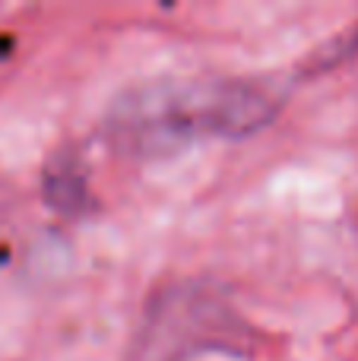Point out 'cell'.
Masks as SVG:
<instances>
[{
	"instance_id": "obj_1",
	"label": "cell",
	"mask_w": 358,
	"mask_h": 361,
	"mask_svg": "<svg viewBox=\"0 0 358 361\" xmlns=\"http://www.w3.org/2000/svg\"><path fill=\"white\" fill-rule=\"evenodd\" d=\"M279 102L247 80H156L114 99L105 114L108 137L130 156L178 152L200 140H241L264 130Z\"/></svg>"
},
{
	"instance_id": "obj_2",
	"label": "cell",
	"mask_w": 358,
	"mask_h": 361,
	"mask_svg": "<svg viewBox=\"0 0 358 361\" xmlns=\"http://www.w3.org/2000/svg\"><path fill=\"white\" fill-rule=\"evenodd\" d=\"M44 197L54 209L63 212H76L82 203H86V187H82V178L76 171H63V169H51L48 178H44Z\"/></svg>"
}]
</instances>
